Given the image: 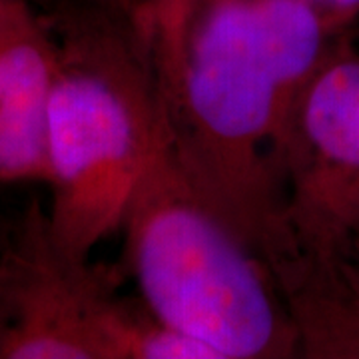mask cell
<instances>
[{
    "instance_id": "obj_6",
    "label": "cell",
    "mask_w": 359,
    "mask_h": 359,
    "mask_svg": "<svg viewBox=\"0 0 359 359\" xmlns=\"http://www.w3.org/2000/svg\"><path fill=\"white\" fill-rule=\"evenodd\" d=\"M56 39L30 11L0 30V184L48 182Z\"/></svg>"
},
{
    "instance_id": "obj_9",
    "label": "cell",
    "mask_w": 359,
    "mask_h": 359,
    "mask_svg": "<svg viewBox=\"0 0 359 359\" xmlns=\"http://www.w3.org/2000/svg\"><path fill=\"white\" fill-rule=\"evenodd\" d=\"M28 13L30 6L26 4V0H0V30H4Z\"/></svg>"
},
{
    "instance_id": "obj_2",
    "label": "cell",
    "mask_w": 359,
    "mask_h": 359,
    "mask_svg": "<svg viewBox=\"0 0 359 359\" xmlns=\"http://www.w3.org/2000/svg\"><path fill=\"white\" fill-rule=\"evenodd\" d=\"M54 39L46 216L54 244L88 262L126 219L164 136V104L144 36L136 46L122 26L82 13L62 16Z\"/></svg>"
},
{
    "instance_id": "obj_8",
    "label": "cell",
    "mask_w": 359,
    "mask_h": 359,
    "mask_svg": "<svg viewBox=\"0 0 359 359\" xmlns=\"http://www.w3.org/2000/svg\"><path fill=\"white\" fill-rule=\"evenodd\" d=\"M321 14L330 30L337 34L359 18V0H308Z\"/></svg>"
},
{
    "instance_id": "obj_4",
    "label": "cell",
    "mask_w": 359,
    "mask_h": 359,
    "mask_svg": "<svg viewBox=\"0 0 359 359\" xmlns=\"http://www.w3.org/2000/svg\"><path fill=\"white\" fill-rule=\"evenodd\" d=\"M124 316L102 276L54 244L34 202L0 254V359H118Z\"/></svg>"
},
{
    "instance_id": "obj_5",
    "label": "cell",
    "mask_w": 359,
    "mask_h": 359,
    "mask_svg": "<svg viewBox=\"0 0 359 359\" xmlns=\"http://www.w3.org/2000/svg\"><path fill=\"white\" fill-rule=\"evenodd\" d=\"M295 116L318 164L311 242L321 254H341L359 238L358 54L332 52L309 82Z\"/></svg>"
},
{
    "instance_id": "obj_10",
    "label": "cell",
    "mask_w": 359,
    "mask_h": 359,
    "mask_svg": "<svg viewBox=\"0 0 359 359\" xmlns=\"http://www.w3.org/2000/svg\"><path fill=\"white\" fill-rule=\"evenodd\" d=\"M353 252H355V254L359 256V242H358V245L353 248ZM344 264H346L347 271L351 273L353 282L359 285V262H358V259H351V257H347V259H344Z\"/></svg>"
},
{
    "instance_id": "obj_3",
    "label": "cell",
    "mask_w": 359,
    "mask_h": 359,
    "mask_svg": "<svg viewBox=\"0 0 359 359\" xmlns=\"http://www.w3.org/2000/svg\"><path fill=\"white\" fill-rule=\"evenodd\" d=\"M166 118V114H164ZM148 311L218 359L278 358L290 332L245 242L164 136L122 224Z\"/></svg>"
},
{
    "instance_id": "obj_7",
    "label": "cell",
    "mask_w": 359,
    "mask_h": 359,
    "mask_svg": "<svg viewBox=\"0 0 359 359\" xmlns=\"http://www.w3.org/2000/svg\"><path fill=\"white\" fill-rule=\"evenodd\" d=\"M205 0H146L140 14V32L152 39L178 28L188 14Z\"/></svg>"
},
{
    "instance_id": "obj_1",
    "label": "cell",
    "mask_w": 359,
    "mask_h": 359,
    "mask_svg": "<svg viewBox=\"0 0 359 359\" xmlns=\"http://www.w3.org/2000/svg\"><path fill=\"white\" fill-rule=\"evenodd\" d=\"M148 40L172 144L210 204L248 242L278 245L266 150L295 108L269 62L254 0H205Z\"/></svg>"
},
{
    "instance_id": "obj_11",
    "label": "cell",
    "mask_w": 359,
    "mask_h": 359,
    "mask_svg": "<svg viewBox=\"0 0 359 359\" xmlns=\"http://www.w3.org/2000/svg\"><path fill=\"white\" fill-rule=\"evenodd\" d=\"M11 230H13V226H11V224H6V222L2 219V216H0V254H2L4 245H6V242H8Z\"/></svg>"
}]
</instances>
